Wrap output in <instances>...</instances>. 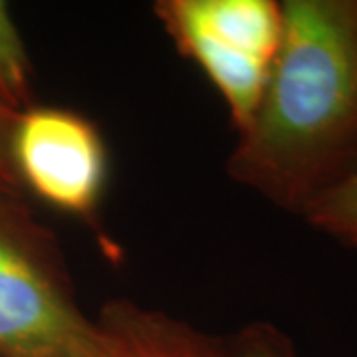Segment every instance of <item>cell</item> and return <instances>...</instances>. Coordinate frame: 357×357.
<instances>
[{
	"label": "cell",
	"mask_w": 357,
	"mask_h": 357,
	"mask_svg": "<svg viewBox=\"0 0 357 357\" xmlns=\"http://www.w3.org/2000/svg\"><path fill=\"white\" fill-rule=\"evenodd\" d=\"M18 114L0 100V192L18 197L20 181L16 177L13 163V133Z\"/></svg>",
	"instance_id": "9"
},
{
	"label": "cell",
	"mask_w": 357,
	"mask_h": 357,
	"mask_svg": "<svg viewBox=\"0 0 357 357\" xmlns=\"http://www.w3.org/2000/svg\"><path fill=\"white\" fill-rule=\"evenodd\" d=\"M0 100L16 112L34 105L28 54L6 2H0Z\"/></svg>",
	"instance_id": "6"
},
{
	"label": "cell",
	"mask_w": 357,
	"mask_h": 357,
	"mask_svg": "<svg viewBox=\"0 0 357 357\" xmlns=\"http://www.w3.org/2000/svg\"><path fill=\"white\" fill-rule=\"evenodd\" d=\"M227 171L296 215L357 173V0L282 2L280 48Z\"/></svg>",
	"instance_id": "1"
},
{
	"label": "cell",
	"mask_w": 357,
	"mask_h": 357,
	"mask_svg": "<svg viewBox=\"0 0 357 357\" xmlns=\"http://www.w3.org/2000/svg\"><path fill=\"white\" fill-rule=\"evenodd\" d=\"M13 163L20 185L72 217L96 213L107 175V155L98 128L62 107L30 105L18 114Z\"/></svg>",
	"instance_id": "4"
},
{
	"label": "cell",
	"mask_w": 357,
	"mask_h": 357,
	"mask_svg": "<svg viewBox=\"0 0 357 357\" xmlns=\"http://www.w3.org/2000/svg\"><path fill=\"white\" fill-rule=\"evenodd\" d=\"M304 217L312 227L357 248V173L310 204Z\"/></svg>",
	"instance_id": "7"
},
{
	"label": "cell",
	"mask_w": 357,
	"mask_h": 357,
	"mask_svg": "<svg viewBox=\"0 0 357 357\" xmlns=\"http://www.w3.org/2000/svg\"><path fill=\"white\" fill-rule=\"evenodd\" d=\"M77 357H225V340L199 332L161 310L114 300L91 319Z\"/></svg>",
	"instance_id": "5"
},
{
	"label": "cell",
	"mask_w": 357,
	"mask_h": 357,
	"mask_svg": "<svg viewBox=\"0 0 357 357\" xmlns=\"http://www.w3.org/2000/svg\"><path fill=\"white\" fill-rule=\"evenodd\" d=\"M225 357H296L292 342L270 324H250L225 340Z\"/></svg>",
	"instance_id": "8"
},
{
	"label": "cell",
	"mask_w": 357,
	"mask_h": 357,
	"mask_svg": "<svg viewBox=\"0 0 357 357\" xmlns=\"http://www.w3.org/2000/svg\"><path fill=\"white\" fill-rule=\"evenodd\" d=\"M89 330L54 234L0 192V357H77Z\"/></svg>",
	"instance_id": "2"
},
{
	"label": "cell",
	"mask_w": 357,
	"mask_h": 357,
	"mask_svg": "<svg viewBox=\"0 0 357 357\" xmlns=\"http://www.w3.org/2000/svg\"><path fill=\"white\" fill-rule=\"evenodd\" d=\"M155 14L177 50L217 88L243 133L266 89L282 40V4L272 0H161Z\"/></svg>",
	"instance_id": "3"
}]
</instances>
